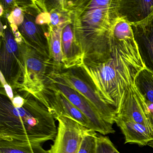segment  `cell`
<instances>
[{"label":"cell","instance_id":"cell-1","mask_svg":"<svg viewBox=\"0 0 153 153\" xmlns=\"http://www.w3.org/2000/svg\"><path fill=\"white\" fill-rule=\"evenodd\" d=\"M111 55L97 62H84L80 68L101 98L116 108L127 88L144 68L131 25L118 17L113 27Z\"/></svg>","mask_w":153,"mask_h":153},{"label":"cell","instance_id":"cell-2","mask_svg":"<svg viewBox=\"0 0 153 153\" xmlns=\"http://www.w3.org/2000/svg\"><path fill=\"white\" fill-rule=\"evenodd\" d=\"M118 0L74 1L70 10L73 31L84 62H97L111 55L113 27L118 18Z\"/></svg>","mask_w":153,"mask_h":153},{"label":"cell","instance_id":"cell-3","mask_svg":"<svg viewBox=\"0 0 153 153\" xmlns=\"http://www.w3.org/2000/svg\"><path fill=\"white\" fill-rule=\"evenodd\" d=\"M25 102L16 108L5 95L0 97V140L42 144L54 140L55 120L47 107L32 95L24 93Z\"/></svg>","mask_w":153,"mask_h":153},{"label":"cell","instance_id":"cell-4","mask_svg":"<svg viewBox=\"0 0 153 153\" xmlns=\"http://www.w3.org/2000/svg\"><path fill=\"white\" fill-rule=\"evenodd\" d=\"M19 46L24 71L19 90L37 98L47 88V70L49 66L52 65L51 59L24 42Z\"/></svg>","mask_w":153,"mask_h":153},{"label":"cell","instance_id":"cell-5","mask_svg":"<svg viewBox=\"0 0 153 153\" xmlns=\"http://www.w3.org/2000/svg\"><path fill=\"white\" fill-rule=\"evenodd\" d=\"M47 82H49L46 86L47 89L60 92L87 118L93 130L103 135L115 132L112 124L106 122L96 108L80 93L51 74L47 76Z\"/></svg>","mask_w":153,"mask_h":153},{"label":"cell","instance_id":"cell-6","mask_svg":"<svg viewBox=\"0 0 153 153\" xmlns=\"http://www.w3.org/2000/svg\"><path fill=\"white\" fill-rule=\"evenodd\" d=\"M1 36L0 71L12 87L18 89L24 71L20 46L16 42L12 32L7 27Z\"/></svg>","mask_w":153,"mask_h":153},{"label":"cell","instance_id":"cell-7","mask_svg":"<svg viewBox=\"0 0 153 153\" xmlns=\"http://www.w3.org/2000/svg\"><path fill=\"white\" fill-rule=\"evenodd\" d=\"M50 74L80 93L96 108L106 122L112 125L115 123V108L101 98L89 80L87 82L71 71H54Z\"/></svg>","mask_w":153,"mask_h":153},{"label":"cell","instance_id":"cell-8","mask_svg":"<svg viewBox=\"0 0 153 153\" xmlns=\"http://www.w3.org/2000/svg\"><path fill=\"white\" fill-rule=\"evenodd\" d=\"M115 111V119L141 123L150 130L151 134L152 123L146 102L134 84L123 92Z\"/></svg>","mask_w":153,"mask_h":153},{"label":"cell","instance_id":"cell-9","mask_svg":"<svg viewBox=\"0 0 153 153\" xmlns=\"http://www.w3.org/2000/svg\"><path fill=\"white\" fill-rule=\"evenodd\" d=\"M58 129L50 153H78L82 140L89 129L66 117L56 119Z\"/></svg>","mask_w":153,"mask_h":153},{"label":"cell","instance_id":"cell-10","mask_svg":"<svg viewBox=\"0 0 153 153\" xmlns=\"http://www.w3.org/2000/svg\"><path fill=\"white\" fill-rule=\"evenodd\" d=\"M38 100L47 107L54 119L68 117L93 130L92 124L87 118L59 91L47 88Z\"/></svg>","mask_w":153,"mask_h":153},{"label":"cell","instance_id":"cell-11","mask_svg":"<svg viewBox=\"0 0 153 153\" xmlns=\"http://www.w3.org/2000/svg\"><path fill=\"white\" fill-rule=\"evenodd\" d=\"M131 26L144 68L153 72V14Z\"/></svg>","mask_w":153,"mask_h":153},{"label":"cell","instance_id":"cell-12","mask_svg":"<svg viewBox=\"0 0 153 153\" xmlns=\"http://www.w3.org/2000/svg\"><path fill=\"white\" fill-rule=\"evenodd\" d=\"M117 12L129 25L140 23L153 15V0H118Z\"/></svg>","mask_w":153,"mask_h":153},{"label":"cell","instance_id":"cell-13","mask_svg":"<svg viewBox=\"0 0 153 153\" xmlns=\"http://www.w3.org/2000/svg\"><path fill=\"white\" fill-rule=\"evenodd\" d=\"M25 16L24 22L18 28L23 42L45 57L50 58L48 42L45 33L42 32L33 16L28 14H25Z\"/></svg>","mask_w":153,"mask_h":153},{"label":"cell","instance_id":"cell-14","mask_svg":"<svg viewBox=\"0 0 153 153\" xmlns=\"http://www.w3.org/2000/svg\"><path fill=\"white\" fill-rule=\"evenodd\" d=\"M62 48L64 68L81 67L84 64V54L75 37L72 23L66 25L62 30Z\"/></svg>","mask_w":153,"mask_h":153},{"label":"cell","instance_id":"cell-15","mask_svg":"<svg viewBox=\"0 0 153 153\" xmlns=\"http://www.w3.org/2000/svg\"><path fill=\"white\" fill-rule=\"evenodd\" d=\"M115 123L124 135L125 144L148 146L151 139L150 130L145 125L132 121L116 119Z\"/></svg>","mask_w":153,"mask_h":153},{"label":"cell","instance_id":"cell-16","mask_svg":"<svg viewBox=\"0 0 153 153\" xmlns=\"http://www.w3.org/2000/svg\"><path fill=\"white\" fill-rule=\"evenodd\" d=\"M65 26H49L48 32L45 33L48 42L49 57L52 65L57 69H60L63 66L62 35V30Z\"/></svg>","mask_w":153,"mask_h":153},{"label":"cell","instance_id":"cell-17","mask_svg":"<svg viewBox=\"0 0 153 153\" xmlns=\"http://www.w3.org/2000/svg\"><path fill=\"white\" fill-rule=\"evenodd\" d=\"M0 153H50L41 144L0 140Z\"/></svg>","mask_w":153,"mask_h":153},{"label":"cell","instance_id":"cell-18","mask_svg":"<svg viewBox=\"0 0 153 153\" xmlns=\"http://www.w3.org/2000/svg\"><path fill=\"white\" fill-rule=\"evenodd\" d=\"M134 85L146 102L153 103V72L144 68L138 73Z\"/></svg>","mask_w":153,"mask_h":153},{"label":"cell","instance_id":"cell-19","mask_svg":"<svg viewBox=\"0 0 153 153\" xmlns=\"http://www.w3.org/2000/svg\"><path fill=\"white\" fill-rule=\"evenodd\" d=\"M97 135L95 131L89 129L83 138L78 153H96Z\"/></svg>","mask_w":153,"mask_h":153},{"label":"cell","instance_id":"cell-20","mask_svg":"<svg viewBox=\"0 0 153 153\" xmlns=\"http://www.w3.org/2000/svg\"><path fill=\"white\" fill-rule=\"evenodd\" d=\"M24 12V10L22 8L17 6L13 9L10 14L7 15L13 34L18 31L19 27L24 22L25 17Z\"/></svg>","mask_w":153,"mask_h":153},{"label":"cell","instance_id":"cell-21","mask_svg":"<svg viewBox=\"0 0 153 153\" xmlns=\"http://www.w3.org/2000/svg\"><path fill=\"white\" fill-rule=\"evenodd\" d=\"M96 153H120L108 137L97 135Z\"/></svg>","mask_w":153,"mask_h":153},{"label":"cell","instance_id":"cell-22","mask_svg":"<svg viewBox=\"0 0 153 153\" xmlns=\"http://www.w3.org/2000/svg\"><path fill=\"white\" fill-rule=\"evenodd\" d=\"M50 14L46 9L43 12L39 14L35 19V22L38 25H46L49 26L51 23Z\"/></svg>","mask_w":153,"mask_h":153},{"label":"cell","instance_id":"cell-23","mask_svg":"<svg viewBox=\"0 0 153 153\" xmlns=\"http://www.w3.org/2000/svg\"><path fill=\"white\" fill-rule=\"evenodd\" d=\"M10 101L14 107L19 108L22 107L25 104V98L23 95H20L17 94L15 95L13 99Z\"/></svg>","mask_w":153,"mask_h":153},{"label":"cell","instance_id":"cell-24","mask_svg":"<svg viewBox=\"0 0 153 153\" xmlns=\"http://www.w3.org/2000/svg\"><path fill=\"white\" fill-rule=\"evenodd\" d=\"M4 92H1V94L5 95L10 101L12 100L15 97L12 87L8 83H6L3 85Z\"/></svg>","mask_w":153,"mask_h":153},{"label":"cell","instance_id":"cell-25","mask_svg":"<svg viewBox=\"0 0 153 153\" xmlns=\"http://www.w3.org/2000/svg\"><path fill=\"white\" fill-rule=\"evenodd\" d=\"M1 5H2L3 8L8 9L9 8H13L14 9L15 7L17 6V5L16 1H7V0H2L1 1Z\"/></svg>","mask_w":153,"mask_h":153},{"label":"cell","instance_id":"cell-26","mask_svg":"<svg viewBox=\"0 0 153 153\" xmlns=\"http://www.w3.org/2000/svg\"><path fill=\"white\" fill-rule=\"evenodd\" d=\"M150 118H151V123H152V130H151V139L149 142L148 146L153 149V113H150Z\"/></svg>","mask_w":153,"mask_h":153},{"label":"cell","instance_id":"cell-27","mask_svg":"<svg viewBox=\"0 0 153 153\" xmlns=\"http://www.w3.org/2000/svg\"><path fill=\"white\" fill-rule=\"evenodd\" d=\"M146 102L147 105L148 110L149 113H153V103H152Z\"/></svg>","mask_w":153,"mask_h":153},{"label":"cell","instance_id":"cell-28","mask_svg":"<svg viewBox=\"0 0 153 153\" xmlns=\"http://www.w3.org/2000/svg\"><path fill=\"white\" fill-rule=\"evenodd\" d=\"M0 79H1V85H3L6 83H7L4 75L1 71H0Z\"/></svg>","mask_w":153,"mask_h":153},{"label":"cell","instance_id":"cell-29","mask_svg":"<svg viewBox=\"0 0 153 153\" xmlns=\"http://www.w3.org/2000/svg\"><path fill=\"white\" fill-rule=\"evenodd\" d=\"M3 13H4V8L2 5H0V15L1 16L3 15Z\"/></svg>","mask_w":153,"mask_h":153}]
</instances>
